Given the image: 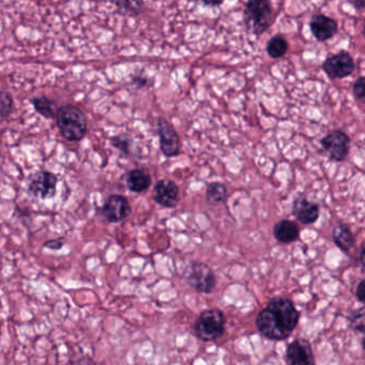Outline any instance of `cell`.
<instances>
[{
	"mask_svg": "<svg viewBox=\"0 0 365 365\" xmlns=\"http://www.w3.org/2000/svg\"><path fill=\"white\" fill-rule=\"evenodd\" d=\"M273 235L279 243L287 245L298 240L300 237V230L292 220L284 219L275 223Z\"/></svg>",
	"mask_w": 365,
	"mask_h": 365,
	"instance_id": "9a60e30c",
	"label": "cell"
},
{
	"mask_svg": "<svg viewBox=\"0 0 365 365\" xmlns=\"http://www.w3.org/2000/svg\"><path fill=\"white\" fill-rule=\"evenodd\" d=\"M157 128L160 138V149L163 155L166 157L178 156L181 151V140L174 126L164 117H159Z\"/></svg>",
	"mask_w": 365,
	"mask_h": 365,
	"instance_id": "9c48e42d",
	"label": "cell"
},
{
	"mask_svg": "<svg viewBox=\"0 0 365 365\" xmlns=\"http://www.w3.org/2000/svg\"><path fill=\"white\" fill-rule=\"evenodd\" d=\"M31 104L41 117H46V119H54L56 117L57 110L55 108L54 102L50 98L46 97V96L35 97L31 100Z\"/></svg>",
	"mask_w": 365,
	"mask_h": 365,
	"instance_id": "ffe728a7",
	"label": "cell"
},
{
	"mask_svg": "<svg viewBox=\"0 0 365 365\" xmlns=\"http://www.w3.org/2000/svg\"><path fill=\"white\" fill-rule=\"evenodd\" d=\"M225 0H202V4L208 6H220L224 4Z\"/></svg>",
	"mask_w": 365,
	"mask_h": 365,
	"instance_id": "f546056e",
	"label": "cell"
},
{
	"mask_svg": "<svg viewBox=\"0 0 365 365\" xmlns=\"http://www.w3.org/2000/svg\"><path fill=\"white\" fill-rule=\"evenodd\" d=\"M288 48H289V45H288L287 40L281 34H277L268 41L266 49L269 57L272 59H279L287 53Z\"/></svg>",
	"mask_w": 365,
	"mask_h": 365,
	"instance_id": "d6986e66",
	"label": "cell"
},
{
	"mask_svg": "<svg viewBox=\"0 0 365 365\" xmlns=\"http://www.w3.org/2000/svg\"><path fill=\"white\" fill-rule=\"evenodd\" d=\"M273 10L270 0H247L245 6V27L251 33L260 36L272 25Z\"/></svg>",
	"mask_w": 365,
	"mask_h": 365,
	"instance_id": "3957f363",
	"label": "cell"
},
{
	"mask_svg": "<svg viewBox=\"0 0 365 365\" xmlns=\"http://www.w3.org/2000/svg\"><path fill=\"white\" fill-rule=\"evenodd\" d=\"M185 277L192 288L202 294H210L217 286L215 273L205 263H190L189 266L185 268Z\"/></svg>",
	"mask_w": 365,
	"mask_h": 365,
	"instance_id": "5b68a950",
	"label": "cell"
},
{
	"mask_svg": "<svg viewBox=\"0 0 365 365\" xmlns=\"http://www.w3.org/2000/svg\"><path fill=\"white\" fill-rule=\"evenodd\" d=\"M113 147L121 152L123 155L130 156L133 153L134 141L131 137L125 134H117L110 138Z\"/></svg>",
	"mask_w": 365,
	"mask_h": 365,
	"instance_id": "44dd1931",
	"label": "cell"
},
{
	"mask_svg": "<svg viewBox=\"0 0 365 365\" xmlns=\"http://www.w3.org/2000/svg\"><path fill=\"white\" fill-rule=\"evenodd\" d=\"M352 4L356 10L362 11L364 9L365 0H352Z\"/></svg>",
	"mask_w": 365,
	"mask_h": 365,
	"instance_id": "4dcf8cb0",
	"label": "cell"
},
{
	"mask_svg": "<svg viewBox=\"0 0 365 365\" xmlns=\"http://www.w3.org/2000/svg\"><path fill=\"white\" fill-rule=\"evenodd\" d=\"M225 314L219 309H208L202 312L193 324V333L204 342L220 339L225 331Z\"/></svg>",
	"mask_w": 365,
	"mask_h": 365,
	"instance_id": "277c9868",
	"label": "cell"
},
{
	"mask_svg": "<svg viewBox=\"0 0 365 365\" xmlns=\"http://www.w3.org/2000/svg\"><path fill=\"white\" fill-rule=\"evenodd\" d=\"M332 239L335 245L345 253H349L354 245V233L346 224H337L333 228Z\"/></svg>",
	"mask_w": 365,
	"mask_h": 365,
	"instance_id": "e0dca14e",
	"label": "cell"
},
{
	"mask_svg": "<svg viewBox=\"0 0 365 365\" xmlns=\"http://www.w3.org/2000/svg\"><path fill=\"white\" fill-rule=\"evenodd\" d=\"M287 365H316L311 343L305 339H297L286 349Z\"/></svg>",
	"mask_w": 365,
	"mask_h": 365,
	"instance_id": "8fae6325",
	"label": "cell"
},
{
	"mask_svg": "<svg viewBox=\"0 0 365 365\" xmlns=\"http://www.w3.org/2000/svg\"><path fill=\"white\" fill-rule=\"evenodd\" d=\"M125 183L130 191L142 194L150 188L151 176L142 169H133L127 173Z\"/></svg>",
	"mask_w": 365,
	"mask_h": 365,
	"instance_id": "2e32d148",
	"label": "cell"
},
{
	"mask_svg": "<svg viewBox=\"0 0 365 365\" xmlns=\"http://www.w3.org/2000/svg\"><path fill=\"white\" fill-rule=\"evenodd\" d=\"M227 188L223 183L213 181L207 186L206 199L207 202L211 205L224 204L227 200Z\"/></svg>",
	"mask_w": 365,
	"mask_h": 365,
	"instance_id": "ac0fdd59",
	"label": "cell"
},
{
	"mask_svg": "<svg viewBox=\"0 0 365 365\" xmlns=\"http://www.w3.org/2000/svg\"><path fill=\"white\" fill-rule=\"evenodd\" d=\"M153 200L165 208H174L179 203V187L170 179H160L153 188Z\"/></svg>",
	"mask_w": 365,
	"mask_h": 365,
	"instance_id": "7c38bea8",
	"label": "cell"
},
{
	"mask_svg": "<svg viewBox=\"0 0 365 365\" xmlns=\"http://www.w3.org/2000/svg\"><path fill=\"white\" fill-rule=\"evenodd\" d=\"M359 262H360L361 269H362V271H364V267H365L364 243H361L360 252H359Z\"/></svg>",
	"mask_w": 365,
	"mask_h": 365,
	"instance_id": "83f0119b",
	"label": "cell"
},
{
	"mask_svg": "<svg viewBox=\"0 0 365 365\" xmlns=\"http://www.w3.org/2000/svg\"><path fill=\"white\" fill-rule=\"evenodd\" d=\"M14 108V100L11 94L7 91H0V120L10 117Z\"/></svg>",
	"mask_w": 365,
	"mask_h": 365,
	"instance_id": "603a6c76",
	"label": "cell"
},
{
	"mask_svg": "<svg viewBox=\"0 0 365 365\" xmlns=\"http://www.w3.org/2000/svg\"><path fill=\"white\" fill-rule=\"evenodd\" d=\"M309 27L311 33L318 42L331 40L339 30L336 21L324 14L313 15L309 19Z\"/></svg>",
	"mask_w": 365,
	"mask_h": 365,
	"instance_id": "4fadbf2b",
	"label": "cell"
},
{
	"mask_svg": "<svg viewBox=\"0 0 365 365\" xmlns=\"http://www.w3.org/2000/svg\"><path fill=\"white\" fill-rule=\"evenodd\" d=\"M322 149L332 162H343L349 154L350 138L343 130H333L320 140Z\"/></svg>",
	"mask_w": 365,
	"mask_h": 365,
	"instance_id": "52a82bcc",
	"label": "cell"
},
{
	"mask_svg": "<svg viewBox=\"0 0 365 365\" xmlns=\"http://www.w3.org/2000/svg\"><path fill=\"white\" fill-rule=\"evenodd\" d=\"M352 93H354L356 100H364L365 97V78L364 76H360L352 85Z\"/></svg>",
	"mask_w": 365,
	"mask_h": 365,
	"instance_id": "d4e9b609",
	"label": "cell"
},
{
	"mask_svg": "<svg viewBox=\"0 0 365 365\" xmlns=\"http://www.w3.org/2000/svg\"><path fill=\"white\" fill-rule=\"evenodd\" d=\"M66 241L63 238L51 239V240L44 243V248L46 249L54 250L58 251L65 245Z\"/></svg>",
	"mask_w": 365,
	"mask_h": 365,
	"instance_id": "484cf974",
	"label": "cell"
},
{
	"mask_svg": "<svg viewBox=\"0 0 365 365\" xmlns=\"http://www.w3.org/2000/svg\"><path fill=\"white\" fill-rule=\"evenodd\" d=\"M116 6L123 14L136 15L144 6L143 0H116Z\"/></svg>",
	"mask_w": 365,
	"mask_h": 365,
	"instance_id": "7402d4cb",
	"label": "cell"
},
{
	"mask_svg": "<svg viewBox=\"0 0 365 365\" xmlns=\"http://www.w3.org/2000/svg\"><path fill=\"white\" fill-rule=\"evenodd\" d=\"M299 317L298 310L292 300L284 297H274L258 313L256 327L266 339L283 341L297 328Z\"/></svg>",
	"mask_w": 365,
	"mask_h": 365,
	"instance_id": "6da1fadb",
	"label": "cell"
},
{
	"mask_svg": "<svg viewBox=\"0 0 365 365\" xmlns=\"http://www.w3.org/2000/svg\"><path fill=\"white\" fill-rule=\"evenodd\" d=\"M58 185V177L50 171H39L31 177L29 184V192L39 200L54 198Z\"/></svg>",
	"mask_w": 365,
	"mask_h": 365,
	"instance_id": "ba28073f",
	"label": "cell"
},
{
	"mask_svg": "<svg viewBox=\"0 0 365 365\" xmlns=\"http://www.w3.org/2000/svg\"><path fill=\"white\" fill-rule=\"evenodd\" d=\"M365 282L364 280H361L359 282L358 285H356V297L360 302H364L365 300Z\"/></svg>",
	"mask_w": 365,
	"mask_h": 365,
	"instance_id": "4316f807",
	"label": "cell"
},
{
	"mask_svg": "<svg viewBox=\"0 0 365 365\" xmlns=\"http://www.w3.org/2000/svg\"><path fill=\"white\" fill-rule=\"evenodd\" d=\"M322 68L330 79H344L354 72L356 62L347 51H339L327 57Z\"/></svg>",
	"mask_w": 365,
	"mask_h": 365,
	"instance_id": "8992f818",
	"label": "cell"
},
{
	"mask_svg": "<svg viewBox=\"0 0 365 365\" xmlns=\"http://www.w3.org/2000/svg\"><path fill=\"white\" fill-rule=\"evenodd\" d=\"M147 83H148V80H147L146 77L136 76L133 78V83L138 88L145 87V85H147Z\"/></svg>",
	"mask_w": 365,
	"mask_h": 365,
	"instance_id": "f1b7e54d",
	"label": "cell"
},
{
	"mask_svg": "<svg viewBox=\"0 0 365 365\" xmlns=\"http://www.w3.org/2000/svg\"><path fill=\"white\" fill-rule=\"evenodd\" d=\"M292 215L301 223L309 226L315 223L319 218V206L316 203L309 202L307 198H298L292 205Z\"/></svg>",
	"mask_w": 365,
	"mask_h": 365,
	"instance_id": "5bb4252c",
	"label": "cell"
},
{
	"mask_svg": "<svg viewBox=\"0 0 365 365\" xmlns=\"http://www.w3.org/2000/svg\"><path fill=\"white\" fill-rule=\"evenodd\" d=\"M102 215L112 223L127 219L131 213L132 208L129 200L121 194H112L106 199L101 208Z\"/></svg>",
	"mask_w": 365,
	"mask_h": 365,
	"instance_id": "30bf717a",
	"label": "cell"
},
{
	"mask_svg": "<svg viewBox=\"0 0 365 365\" xmlns=\"http://www.w3.org/2000/svg\"><path fill=\"white\" fill-rule=\"evenodd\" d=\"M364 307L354 310L349 315V327L356 332L364 333Z\"/></svg>",
	"mask_w": 365,
	"mask_h": 365,
	"instance_id": "cb8c5ba5",
	"label": "cell"
},
{
	"mask_svg": "<svg viewBox=\"0 0 365 365\" xmlns=\"http://www.w3.org/2000/svg\"><path fill=\"white\" fill-rule=\"evenodd\" d=\"M57 126L61 136L70 142H78L85 138L88 129L87 117L78 107L65 105L57 109Z\"/></svg>",
	"mask_w": 365,
	"mask_h": 365,
	"instance_id": "7a4b0ae2",
	"label": "cell"
}]
</instances>
